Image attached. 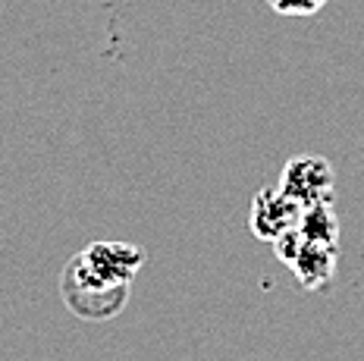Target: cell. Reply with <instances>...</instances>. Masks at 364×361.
Wrapping results in <instances>:
<instances>
[{"mask_svg": "<svg viewBox=\"0 0 364 361\" xmlns=\"http://www.w3.org/2000/svg\"><path fill=\"white\" fill-rule=\"evenodd\" d=\"M336 264H339V245H323V242H308L301 239L299 252L289 261L295 280L305 286L308 292H321L327 289L336 276Z\"/></svg>", "mask_w": 364, "mask_h": 361, "instance_id": "obj_5", "label": "cell"}, {"mask_svg": "<svg viewBox=\"0 0 364 361\" xmlns=\"http://www.w3.org/2000/svg\"><path fill=\"white\" fill-rule=\"evenodd\" d=\"M145 248L132 242H91L79 252V261L88 274L117 286H132L139 270L145 267Z\"/></svg>", "mask_w": 364, "mask_h": 361, "instance_id": "obj_3", "label": "cell"}, {"mask_svg": "<svg viewBox=\"0 0 364 361\" xmlns=\"http://www.w3.org/2000/svg\"><path fill=\"white\" fill-rule=\"evenodd\" d=\"M277 189L292 198L299 208H311L317 201H333V189H336V173L333 163L321 154H299L286 161L283 173H279Z\"/></svg>", "mask_w": 364, "mask_h": 361, "instance_id": "obj_2", "label": "cell"}, {"mask_svg": "<svg viewBox=\"0 0 364 361\" xmlns=\"http://www.w3.org/2000/svg\"><path fill=\"white\" fill-rule=\"evenodd\" d=\"M301 208L292 198H286L283 192L273 185V189H261L252 201V217H248V227L261 242H277L283 232H289L299 227Z\"/></svg>", "mask_w": 364, "mask_h": 361, "instance_id": "obj_4", "label": "cell"}, {"mask_svg": "<svg viewBox=\"0 0 364 361\" xmlns=\"http://www.w3.org/2000/svg\"><path fill=\"white\" fill-rule=\"evenodd\" d=\"M327 0H267V6L279 16H289V19H305L314 16V13L323 10Z\"/></svg>", "mask_w": 364, "mask_h": 361, "instance_id": "obj_7", "label": "cell"}, {"mask_svg": "<svg viewBox=\"0 0 364 361\" xmlns=\"http://www.w3.org/2000/svg\"><path fill=\"white\" fill-rule=\"evenodd\" d=\"M60 296H63V305L70 308V314H75L79 320L104 323V320L119 318V314L126 311L132 286H117V283L97 280L95 274L85 270L79 254H73L70 264L60 274Z\"/></svg>", "mask_w": 364, "mask_h": 361, "instance_id": "obj_1", "label": "cell"}, {"mask_svg": "<svg viewBox=\"0 0 364 361\" xmlns=\"http://www.w3.org/2000/svg\"><path fill=\"white\" fill-rule=\"evenodd\" d=\"M299 232L308 242L336 245L339 242V217H336V210H333V201H317V205H311V208H301Z\"/></svg>", "mask_w": 364, "mask_h": 361, "instance_id": "obj_6", "label": "cell"}]
</instances>
